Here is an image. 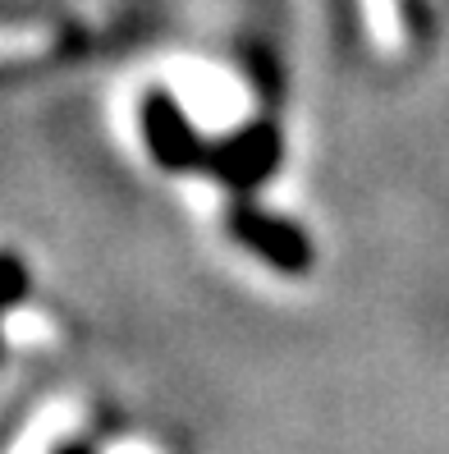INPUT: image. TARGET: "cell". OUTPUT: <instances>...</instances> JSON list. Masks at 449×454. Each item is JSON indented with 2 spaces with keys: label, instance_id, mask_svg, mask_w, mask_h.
Instances as JSON below:
<instances>
[{
  "label": "cell",
  "instance_id": "4",
  "mask_svg": "<svg viewBox=\"0 0 449 454\" xmlns=\"http://www.w3.org/2000/svg\"><path fill=\"white\" fill-rule=\"evenodd\" d=\"M189 92L197 101V115L211 120V124H221V120H229L234 111H239V88H234L225 74H216V69L193 74L189 78Z\"/></svg>",
  "mask_w": 449,
  "mask_h": 454
},
{
  "label": "cell",
  "instance_id": "7",
  "mask_svg": "<svg viewBox=\"0 0 449 454\" xmlns=\"http://www.w3.org/2000/svg\"><path fill=\"white\" fill-rule=\"evenodd\" d=\"M28 285V276H23V266L10 257V253H0V308H10L19 299V289Z\"/></svg>",
  "mask_w": 449,
  "mask_h": 454
},
{
  "label": "cell",
  "instance_id": "1",
  "mask_svg": "<svg viewBox=\"0 0 449 454\" xmlns=\"http://www.w3.org/2000/svg\"><path fill=\"white\" fill-rule=\"evenodd\" d=\"M143 138L151 147V156L166 170H189V166H206V147L197 138L193 115L183 111V101L166 88H151L143 97Z\"/></svg>",
  "mask_w": 449,
  "mask_h": 454
},
{
  "label": "cell",
  "instance_id": "9",
  "mask_svg": "<svg viewBox=\"0 0 449 454\" xmlns=\"http://www.w3.org/2000/svg\"><path fill=\"white\" fill-rule=\"evenodd\" d=\"M105 454H161V450L147 445V441H124V445H111Z\"/></svg>",
  "mask_w": 449,
  "mask_h": 454
},
{
  "label": "cell",
  "instance_id": "3",
  "mask_svg": "<svg viewBox=\"0 0 449 454\" xmlns=\"http://www.w3.org/2000/svg\"><path fill=\"white\" fill-rule=\"evenodd\" d=\"M206 166L225 184H234V189H252V184H261L280 166V133L271 124H252V129L239 133V138H229L225 147L211 152Z\"/></svg>",
  "mask_w": 449,
  "mask_h": 454
},
{
  "label": "cell",
  "instance_id": "8",
  "mask_svg": "<svg viewBox=\"0 0 449 454\" xmlns=\"http://www.w3.org/2000/svg\"><path fill=\"white\" fill-rule=\"evenodd\" d=\"M37 51H46V37H10V42H0V56H37Z\"/></svg>",
  "mask_w": 449,
  "mask_h": 454
},
{
  "label": "cell",
  "instance_id": "6",
  "mask_svg": "<svg viewBox=\"0 0 449 454\" xmlns=\"http://www.w3.org/2000/svg\"><path fill=\"white\" fill-rule=\"evenodd\" d=\"M69 418H74L69 409H50V413H42V418L28 427V436L19 441V450H14V454H46V450H50V441H56V432H60V427H65Z\"/></svg>",
  "mask_w": 449,
  "mask_h": 454
},
{
  "label": "cell",
  "instance_id": "5",
  "mask_svg": "<svg viewBox=\"0 0 449 454\" xmlns=\"http://www.w3.org/2000/svg\"><path fill=\"white\" fill-rule=\"evenodd\" d=\"M367 23L385 51L404 46V19H399V0H367Z\"/></svg>",
  "mask_w": 449,
  "mask_h": 454
},
{
  "label": "cell",
  "instance_id": "2",
  "mask_svg": "<svg viewBox=\"0 0 449 454\" xmlns=\"http://www.w3.org/2000/svg\"><path fill=\"white\" fill-rule=\"evenodd\" d=\"M229 230L239 244H248L261 262H271L280 266V271H307L312 266V248H307V239L303 230H294L289 221L271 216V211H257V207H234L229 211Z\"/></svg>",
  "mask_w": 449,
  "mask_h": 454
}]
</instances>
